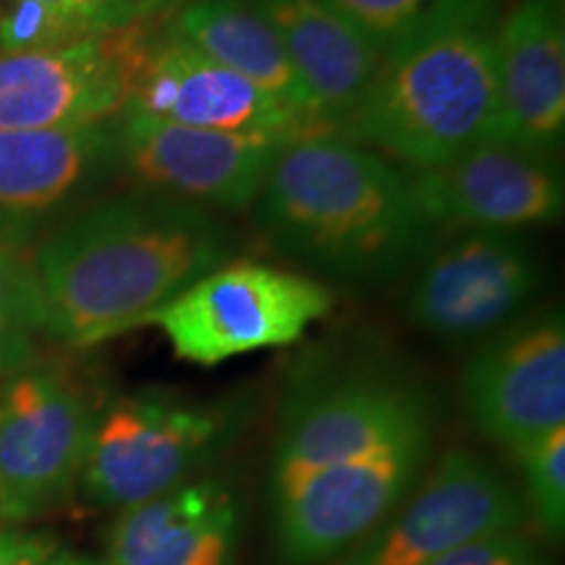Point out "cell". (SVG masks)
I'll list each match as a JSON object with an SVG mask.
<instances>
[{
    "label": "cell",
    "mask_w": 565,
    "mask_h": 565,
    "mask_svg": "<svg viewBox=\"0 0 565 565\" xmlns=\"http://www.w3.org/2000/svg\"><path fill=\"white\" fill-rule=\"evenodd\" d=\"M233 259L217 212L141 192L97 202L34 252L45 335L89 349L134 328Z\"/></svg>",
    "instance_id": "6da1fadb"
},
{
    "label": "cell",
    "mask_w": 565,
    "mask_h": 565,
    "mask_svg": "<svg viewBox=\"0 0 565 565\" xmlns=\"http://www.w3.org/2000/svg\"><path fill=\"white\" fill-rule=\"evenodd\" d=\"M252 210L275 254L351 288L401 278L435 233L404 168L338 134L282 147Z\"/></svg>",
    "instance_id": "7a4b0ae2"
},
{
    "label": "cell",
    "mask_w": 565,
    "mask_h": 565,
    "mask_svg": "<svg viewBox=\"0 0 565 565\" xmlns=\"http://www.w3.org/2000/svg\"><path fill=\"white\" fill-rule=\"evenodd\" d=\"M500 0H437L398 45L338 137L412 171L498 139Z\"/></svg>",
    "instance_id": "3957f363"
},
{
    "label": "cell",
    "mask_w": 565,
    "mask_h": 565,
    "mask_svg": "<svg viewBox=\"0 0 565 565\" xmlns=\"http://www.w3.org/2000/svg\"><path fill=\"white\" fill-rule=\"evenodd\" d=\"M435 424L433 395L380 359L315 366L288 385L270 456V498Z\"/></svg>",
    "instance_id": "277c9868"
},
{
    "label": "cell",
    "mask_w": 565,
    "mask_h": 565,
    "mask_svg": "<svg viewBox=\"0 0 565 565\" xmlns=\"http://www.w3.org/2000/svg\"><path fill=\"white\" fill-rule=\"evenodd\" d=\"M242 398L139 391L95 414L79 487L89 505L126 511L194 479L242 433Z\"/></svg>",
    "instance_id": "5b68a950"
},
{
    "label": "cell",
    "mask_w": 565,
    "mask_h": 565,
    "mask_svg": "<svg viewBox=\"0 0 565 565\" xmlns=\"http://www.w3.org/2000/svg\"><path fill=\"white\" fill-rule=\"evenodd\" d=\"M333 303V288L312 275L231 259L154 312L147 328H158L183 362L217 366L301 341Z\"/></svg>",
    "instance_id": "8992f818"
},
{
    "label": "cell",
    "mask_w": 565,
    "mask_h": 565,
    "mask_svg": "<svg viewBox=\"0 0 565 565\" xmlns=\"http://www.w3.org/2000/svg\"><path fill=\"white\" fill-rule=\"evenodd\" d=\"M521 487L484 456L450 448L338 565H435L487 534L519 532Z\"/></svg>",
    "instance_id": "52a82bcc"
},
{
    "label": "cell",
    "mask_w": 565,
    "mask_h": 565,
    "mask_svg": "<svg viewBox=\"0 0 565 565\" xmlns=\"http://www.w3.org/2000/svg\"><path fill=\"white\" fill-rule=\"evenodd\" d=\"M95 412L51 366L0 377V521L26 524L58 511L79 487Z\"/></svg>",
    "instance_id": "ba28073f"
},
{
    "label": "cell",
    "mask_w": 565,
    "mask_h": 565,
    "mask_svg": "<svg viewBox=\"0 0 565 565\" xmlns=\"http://www.w3.org/2000/svg\"><path fill=\"white\" fill-rule=\"evenodd\" d=\"M134 21L131 84L126 108L189 129L296 141L333 134L244 76L204 58L162 26Z\"/></svg>",
    "instance_id": "9c48e42d"
},
{
    "label": "cell",
    "mask_w": 565,
    "mask_h": 565,
    "mask_svg": "<svg viewBox=\"0 0 565 565\" xmlns=\"http://www.w3.org/2000/svg\"><path fill=\"white\" fill-rule=\"evenodd\" d=\"M433 443L435 424H429L270 498L280 563L320 565L349 553L412 490L429 466Z\"/></svg>",
    "instance_id": "30bf717a"
},
{
    "label": "cell",
    "mask_w": 565,
    "mask_h": 565,
    "mask_svg": "<svg viewBox=\"0 0 565 565\" xmlns=\"http://www.w3.org/2000/svg\"><path fill=\"white\" fill-rule=\"evenodd\" d=\"M542 288V263L519 231H458L414 273L406 320L440 341H484L521 320Z\"/></svg>",
    "instance_id": "8fae6325"
},
{
    "label": "cell",
    "mask_w": 565,
    "mask_h": 565,
    "mask_svg": "<svg viewBox=\"0 0 565 565\" xmlns=\"http://www.w3.org/2000/svg\"><path fill=\"white\" fill-rule=\"evenodd\" d=\"M286 145L291 141L189 129L131 108L116 118L118 171L134 186L217 215L254 207Z\"/></svg>",
    "instance_id": "7c38bea8"
},
{
    "label": "cell",
    "mask_w": 565,
    "mask_h": 565,
    "mask_svg": "<svg viewBox=\"0 0 565 565\" xmlns=\"http://www.w3.org/2000/svg\"><path fill=\"white\" fill-rule=\"evenodd\" d=\"M461 395L477 433L508 454L565 427L563 312L521 317L484 338L463 366Z\"/></svg>",
    "instance_id": "4fadbf2b"
},
{
    "label": "cell",
    "mask_w": 565,
    "mask_h": 565,
    "mask_svg": "<svg viewBox=\"0 0 565 565\" xmlns=\"http://www.w3.org/2000/svg\"><path fill=\"white\" fill-rule=\"evenodd\" d=\"M406 175L416 207L433 228L521 233L561 221L565 210V183L555 158L505 141H482Z\"/></svg>",
    "instance_id": "5bb4252c"
},
{
    "label": "cell",
    "mask_w": 565,
    "mask_h": 565,
    "mask_svg": "<svg viewBox=\"0 0 565 565\" xmlns=\"http://www.w3.org/2000/svg\"><path fill=\"white\" fill-rule=\"evenodd\" d=\"M134 21L68 47L0 55V131L116 121L129 100Z\"/></svg>",
    "instance_id": "9a60e30c"
},
{
    "label": "cell",
    "mask_w": 565,
    "mask_h": 565,
    "mask_svg": "<svg viewBox=\"0 0 565 565\" xmlns=\"http://www.w3.org/2000/svg\"><path fill=\"white\" fill-rule=\"evenodd\" d=\"M494 141L555 158L565 137V3L521 0L498 26Z\"/></svg>",
    "instance_id": "2e32d148"
},
{
    "label": "cell",
    "mask_w": 565,
    "mask_h": 565,
    "mask_svg": "<svg viewBox=\"0 0 565 565\" xmlns=\"http://www.w3.org/2000/svg\"><path fill=\"white\" fill-rule=\"evenodd\" d=\"M242 508L215 477H194L145 503L118 511L105 561L113 565H233Z\"/></svg>",
    "instance_id": "e0dca14e"
},
{
    "label": "cell",
    "mask_w": 565,
    "mask_h": 565,
    "mask_svg": "<svg viewBox=\"0 0 565 565\" xmlns=\"http://www.w3.org/2000/svg\"><path fill=\"white\" fill-rule=\"evenodd\" d=\"M113 171H118L116 121L0 131V221L26 231L89 194Z\"/></svg>",
    "instance_id": "ac0fdd59"
},
{
    "label": "cell",
    "mask_w": 565,
    "mask_h": 565,
    "mask_svg": "<svg viewBox=\"0 0 565 565\" xmlns=\"http://www.w3.org/2000/svg\"><path fill=\"white\" fill-rule=\"evenodd\" d=\"M282 51L330 129H338L377 76L383 53L324 0H246Z\"/></svg>",
    "instance_id": "d6986e66"
},
{
    "label": "cell",
    "mask_w": 565,
    "mask_h": 565,
    "mask_svg": "<svg viewBox=\"0 0 565 565\" xmlns=\"http://www.w3.org/2000/svg\"><path fill=\"white\" fill-rule=\"evenodd\" d=\"M166 24L204 58L221 63L223 68L324 124L312 95L282 51L278 34L246 0H183Z\"/></svg>",
    "instance_id": "ffe728a7"
},
{
    "label": "cell",
    "mask_w": 565,
    "mask_h": 565,
    "mask_svg": "<svg viewBox=\"0 0 565 565\" xmlns=\"http://www.w3.org/2000/svg\"><path fill=\"white\" fill-rule=\"evenodd\" d=\"M34 335H45V303L26 244L0 246V377L32 364Z\"/></svg>",
    "instance_id": "44dd1931"
},
{
    "label": "cell",
    "mask_w": 565,
    "mask_h": 565,
    "mask_svg": "<svg viewBox=\"0 0 565 565\" xmlns=\"http://www.w3.org/2000/svg\"><path fill=\"white\" fill-rule=\"evenodd\" d=\"M521 469V498L526 515L547 540H561L565 529V427L534 437L515 454Z\"/></svg>",
    "instance_id": "7402d4cb"
},
{
    "label": "cell",
    "mask_w": 565,
    "mask_h": 565,
    "mask_svg": "<svg viewBox=\"0 0 565 565\" xmlns=\"http://www.w3.org/2000/svg\"><path fill=\"white\" fill-rule=\"evenodd\" d=\"M103 32L87 19L47 0H6V9L0 13V55L55 51Z\"/></svg>",
    "instance_id": "603a6c76"
},
{
    "label": "cell",
    "mask_w": 565,
    "mask_h": 565,
    "mask_svg": "<svg viewBox=\"0 0 565 565\" xmlns=\"http://www.w3.org/2000/svg\"><path fill=\"white\" fill-rule=\"evenodd\" d=\"M324 3L341 13L385 55L433 11L437 0H324Z\"/></svg>",
    "instance_id": "cb8c5ba5"
},
{
    "label": "cell",
    "mask_w": 565,
    "mask_h": 565,
    "mask_svg": "<svg viewBox=\"0 0 565 565\" xmlns=\"http://www.w3.org/2000/svg\"><path fill=\"white\" fill-rule=\"evenodd\" d=\"M435 565H547L545 555L529 536L519 532L487 534L454 550Z\"/></svg>",
    "instance_id": "d4e9b609"
},
{
    "label": "cell",
    "mask_w": 565,
    "mask_h": 565,
    "mask_svg": "<svg viewBox=\"0 0 565 565\" xmlns=\"http://www.w3.org/2000/svg\"><path fill=\"white\" fill-rule=\"evenodd\" d=\"M58 553L61 550L51 536L0 526V565H53Z\"/></svg>",
    "instance_id": "484cf974"
},
{
    "label": "cell",
    "mask_w": 565,
    "mask_h": 565,
    "mask_svg": "<svg viewBox=\"0 0 565 565\" xmlns=\"http://www.w3.org/2000/svg\"><path fill=\"white\" fill-rule=\"evenodd\" d=\"M47 3L61 6V9L87 19L89 24L100 26L105 32L121 30V26L131 24L134 19L145 17L134 0H47Z\"/></svg>",
    "instance_id": "4316f807"
},
{
    "label": "cell",
    "mask_w": 565,
    "mask_h": 565,
    "mask_svg": "<svg viewBox=\"0 0 565 565\" xmlns=\"http://www.w3.org/2000/svg\"><path fill=\"white\" fill-rule=\"evenodd\" d=\"M26 242V231L19 228V225H9L0 221V246L9 244H24Z\"/></svg>",
    "instance_id": "83f0119b"
},
{
    "label": "cell",
    "mask_w": 565,
    "mask_h": 565,
    "mask_svg": "<svg viewBox=\"0 0 565 565\" xmlns=\"http://www.w3.org/2000/svg\"><path fill=\"white\" fill-rule=\"evenodd\" d=\"M137 3V9L145 13H154V11H166V9H175V6H181L183 0H134Z\"/></svg>",
    "instance_id": "f1b7e54d"
},
{
    "label": "cell",
    "mask_w": 565,
    "mask_h": 565,
    "mask_svg": "<svg viewBox=\"0 0 565 565\" xmlns=\"http://www.w3.org/2000/svg\"><path fill=\"white\" fill-rule=\"evenodd\" d=\"M53 565H113V563H108V561H95V557H79V555L58 553V557H55Z\"/></svg>",
    "instance_id": "f546056e"
},
{
    "label": "cell",
    "mask_w": 565,
    "mask_h": 565,
    "mask_svg": "<svg viewBox=\"0 0 565 565\" xmlns=\"http://www.w3.org/2000/svg\"><path fill=\"white\" fill-rule=\"evenodd\" d=\"M3 9H6V0H0V13H3Z\"/></svg>",
    "instance_id": "4dcf8cb0"
}]
</instances>
